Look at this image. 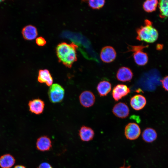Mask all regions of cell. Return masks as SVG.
Returning a JSON list of instances; mask_svg holds the SVG:
<instances>
[{
    "label": "cell",
    "instance_id": "cell-1",
    "mask_svg": "<svg viewBox=\"0 0 168 168\" xmlns=\"http://www.w3.org/2000/svg\"><path fill=\"white\" fill-rule=\"evenodd\" d=\"M77 45L72 42L68 44L62 42L56 48V52L59 62L66 67L70 68L74 62L77 61Z\"/></svg>",
    "mask_w": 168,
    "mask_h": 168
},
{
    "label": "cell",
    "instance_id": "cell-2",
    "mask_svg": "<svg viewBox=\"0 0 168 168\" xmlns=\"http://www.w3.org/2000/svg\"><path fill=\"white\" fill-rule=\"evenodd\" d=\"M145 26H141L137 29L136 39L147 43H153L158 39V32L147 20L145 21Z\"/></svg>",
    "mask_w": 168,
    "mask_h": 168
},
{
    "label": "cell",
    "instance_id": "cell-3",
    "mask_svg": "<svg viewBox=\"0 0 168 168\" xmlns=\"http://www.w3.org/2000/svg\"><path fill=\"white\" fill-rule=\"evenodd\" d=\"M146 46L142 45H130L128 47V51L133 52V57L136 64L140 66L145 65L148 61L147 54L142 50Z\"/></svg>",
    "mask_w": 168,
    "mask_h": 168
},
{
    "label": "cell",
    "instance_id": "cell-4",
    "mask_svg": "<svg viewBox=\"0 0 168 168\" xmlns=\"http://www.w3.org/2000/svg\"><path fill=\"white\" fill-rule=\"evenodd\" d=\"M64 88L58 83L53 84L49 88L48 95L50 101L53 103L61 102L64 97Z\"/></svg>",
    "mask_w": 168,
    "mask_h": 168
},
{
    "label": "cell",
    "instance_id": "cell-5",
    "mask_svg": "<svg viewBox=\"0 0 168 168\" xmlns=\"http://www.w3.org/2000/svg\"><path fill=\"white\" fill-rule=\"evenodd\" d=\"M141 133L139 126L134 123H129L125 126L124 135L127 139L133 140L137 139Z\"/></svg>",
    "mask_w": 168,
    "mask_h": 168
},
{
    "label": "cell",
    "instance_id": "cell-6",
    "mask_svg": "<svg viewBox=\"0 0 168 168\" xmlns=\"http://www.w3.org/2000/svg\"><path fill=\"white\" fill-rule=\"evenodd\" d=\"M100 57L103 62L110 63L115 59L116 57V52L112 46H105L101 50Z\"/></svg>",
    "mask_w": 168,
    "mask_h": 168
},
{
    "label": "cell",
    "instance_id": "cell-7",
    "mask_svg": "<svg viewBox=\"0 0 168 168\" xmlns=\"http://www.w3.org/2000/svg\"><path fill=\"white\" fill-rule=\"evenodd\" d=\"M130 92L129 88L126 85L118 84L113 88L112 91V96L115 101H118L127 95Z\"/></svg>",
    "mask_w": 168,
    "mask_h": 168
},
{
    "label": "cell",
    "instance_id": "cell-8",
    "mask_svg": "<svg viewBox=\"0 0 168 168\" xmlns=\"http://www.w3.org/2000/svg\"><path fill=\"white\" fill-rule=\"evenodd\" d=\"M80 102L83 107L88 108L92 106L95 101V97L94 94L89 91H83L79 97Z\"/></svg>",
    "mask_w": 168,
    "mask_h": 168
},
{
    "label": "cell",
    "instance_id": "cell-9",
    "mask_svg": "<svg viewBox=\"0 0 168 168\" xmlns=\"http://www.w3.org/2000/svg\"><path fill=\"white\" fill-rule=\"evenodd\" d=\"M113 114L116 117L124 119L128 117L129 110L128 105L125 103L119 102L116 104L112 109Z\"/></svg>",
    "mask_w": 168,
    "mask_h": 168
},
{
    "label": "cell",
    "instance_id": "cell-10",
    "mask_svg": "<svg viewBox=\"0 0 168 168\" xmlns=\"http://www.w3.org/2000/svg\"><path fill=\"white\" fill-rule=\"evenodd\" d=\"M28 105L30 112L36 114H40L43 112L45 104L42 100L37 98L30 101Z\"/></svg>",
    "mask_w": 168,
    "mask_h": 168
},
{
    "label": "cell",
    "instance_id": "cell-11",
    "mask_svg": "<svg viewBox=\"0 0 168 168\" xmlns=\"http://www.w3.org/2000/svg\"><path fill=\"white\" fill-rule=\"evenodd\" d=\"M116 76L119 81L124 82H130L133 78V73L129 68L122 67L118 70Z\"/></svg>",
    "mask_w": 168,
    "mask_h": 168
},
{
    "label": "cell",
    "instance_id": "cell-12",
    "mask_svg": "<svg viewBox=\"0 0 168 168\" xmlns=\"http://www.w3.org/2000/svg\"><path fill=\"white\" fill-rule=\"evenodd\" d=\"M146 99L143 96L138 94L132 97L130 99V105L134 110H139L142 109L146 105Z\"/></svg>",
    "mask_w": 168,
    "mask_h": 168
},
{
    "label": "cell",
    "instance_id": "cell-13",
    "mask_svg": "<svg viewBox=\"0 0 168 168\" xmlns=\"http://www.w3.org/2000/svg\"><path fill=\"white\" fill-rule=\"evenodd\" d=\"M38 82L41 83H45L47 86H50L53 84V79L52 75L47 69H40L37 77Z\"/></svg>",
    "mask_w": 168,
    "mask_h": 168
},
{
    "label": "cell",
    "instance_id": "cell-14",
    "mask_svg": "<svg viewBox=\"0 0 168 168\" xmlns=\"http://www.w3.org/2000/svg\"><path fill=\"white\" fill-rule=\"evenodd\" d=\"M52 147L50 138L46 136H42L38 138L36 142L37 149L42 152L49 151Z\"/></svg>",
    "mask_w": 168,
    "mask_h": 168
},
{
    "label": "cell",
    "instance_id": "cell-15",
    "mask_svg": "<svg viewBox=\"0 0 168 168\" xmlns=\"http://www.w3.org/2000/svg\"><path fill=\"white\" fill-rule=\"evenodd\" d=\"M22 34L25 39L30 40L35 39L37 37L38 31L35 26L30 25L26 26L22 29Z\"/></svg>",
    "mask_w": 168,
    "mask_h": 168
},
{
    "label": "cell",
    "instance_id": "cell-16",
    "mask_svg": "<svg viewBox=\"0 0 168 168\" xmlns=\"http://www.w3.org/2000/svg\"><path fill=\"white\" fill-rule=\"evenodd\" d=\"M94 134V132L91 128L85 126H82L79 130V137L83 141H90L93 139Z\"/></svg>",
    "mask_w": 168,
    "mask_h": 168
},
{
    "label": "cell",
    "instance_id": "cell-17",
    "mask_svg": "<svg viewBox=\"0 0 168 168\" xmlns=\"http://www.w3.org/2000/svg\"><path fill=\"white\" fill-rule=\"evenodd\" d=\"M96 88L100 97L105 96L111 90V84L108 81H102L98 83Z\"/></svg>",
    "mask_w": 168,
    "mask_h": 168
},
{
    "label": "cell",
    "instance_id": "cell-18",
    "mask_svg": "<svg viewBox=\"0 0 168 168\" xmlns=\"http://www.w3.org/2000/svg\"><path fill=\"white\" fill-rule=\"evenodd\" d=\"M15 163V158L10 154H5L0 157V167L2 168H11Z\"/></svg>",
    "mask_w": 168,
    "mask_h": 168
},
{
    "label": "cell",
    "instance_id": "cell-19",
    "mask_svg": "<svg viewBox=\"0 0 168 168\" xmlns=\"http://www.w3.org/2000/svg\"><path fill=\"white\" fill-rule=\"evenodd\" d=\"M142 137L145 142L150 143L156 140L157 137V134L156 131L154 129L147 128L143 131Z\"/></svg>",
    "mask_w": 168,
    "mask_h": 168
},
{
    "label": "cell",
    "instance_id": "cell-20",
    "mask_svg": "<svg viewBox=\"0 0 168 168\" xmlns=\"http://www.w3.org/2000/svg\"><path fill=\"white\" fill-rule=\"evenodd\" d=\"M158 3L157 1L156 0H146L143 4V8L146 12H151L156 10Z\"/></svg>",
    "mask_w": 168,
    "mask_h": 168
},
{
    "label": "cell",
    "instance_id": "cell-21",
    "mask_svg": "<svg viewBox=\"0 0 168 168\" xmlns=\"http://www.w3.org/2000/svg\"><path fill=\"white\" fill-rule=\"evenodd\" d=\"M158 6L161 15L165 17H168V0L160 1Z\"/></svg>",
    "mask_w": 168,
    "mask_h": 168
},
{
    "label": "cell",
    "instance_id": "cell-22",
    "mask_svg": "<svg viewBox=\"0 0 168 168\" xmlns=\"http://www.w3.org/2000/svg\"><path fill=\"white\" fill-rule=\"evenodd\" d=\"M89 6L94 9H99L104 5L105 1L104 0H91L88 1Z\"/></svg>",
    "mask_w": 168,
    "mask_h": 168
},
{
    "label": "cell",
    "instance_id": "cell-23",
    "mask_svg": "<svg viewBox=\"0 0 168 168\" xmlns=\"http://www.w3.org/2000/svg\"><path fill=\"white\" fill-rule=\"evenodd\" d=\"M35 42L37 45L41 46L44 45L46 43V41L44 38L41 36L37 38Z\"/></svg>",
    "mask_w": 168,
    "mask_h": 168
},
{
    "label": "cell",
    "instance_id": "cell-24",
    "mask_svg": "<svg viewBox=\"0 0 168 168\" xmlns=\"http://www.w3.org/2000/svg\"><path fill=\"white\" fill-rule=\"evenodd\" d=\"M161 83L163 87L166 91H168V75L162 79Z\"/></svg>",
    "mask_w": 168,
    "mask_h": 168
},
{
    "label": "cell",
    "instance_id": "cell-25",
    "mask_svg": "<svg viewBox=\"0 0 168 168\" xmlns=\"http://www.w3.org/2000/svg\"><path fill=\"white\" fill-rule=\"evenodd\" d=\"M38 168H53L49 163L44 162L41 163L38 166Z\"/></svg>",
    "mask_w": 168,
    "mask_h": 168
},
{
    "label": "cell",
    "instance_id": "cell-26",
    "mask_svg": "<svg viewBox=\"0 0 168 168\" xmlns=\"http://www.w3.org/2000/svg\"><path fill=\"white\" fill-rule=\"evenodd\" d=\"M14 168H26L25 166L22 165H18L15 166Z\"/></svg>",
    "mask_w": 168,
    "mask_h": 168
},
{
    "label": "cell",
    "instance_id": "cell-27",
    "mask_svg": "<svg viewBox=\"0 0 168 168\" xmlns=\"http://www.w3.org/2000/svg\"><path fill=\"white\" fill-rule=\"evenodd\" d=\"M125 162L123 166L119 167V168H131V166H125Z\"/></svg>",
    "mask_w": 168,
    "mask_h": 168
},
{
    "label": "cell",
    "instance_id": "cell-28",
    "mask_svg": "<svg viewBox=\"0 0 168 168\" xmlns=\"http://www.w3.org/2000/svg\"><path fill=\"white\" fill-rule=\"evenodd\" d=\"M3 1V0H0V3L1 2H2Z\"/></svg>",
    "mask_w": 168,
    "mask_h": 168
}]
</instances>
